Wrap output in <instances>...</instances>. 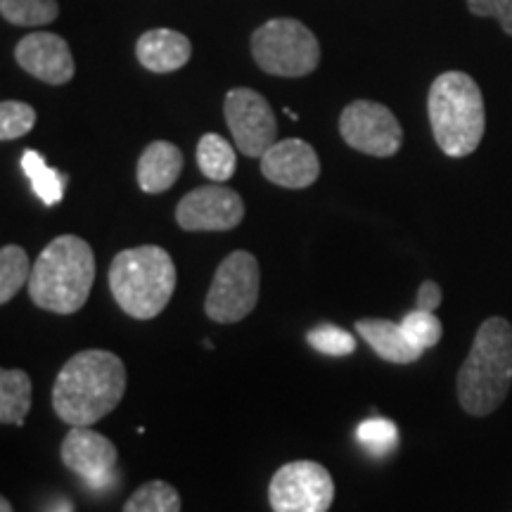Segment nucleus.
Instances as JSON below:
<instances>
[{
	"label": "nucleus",
	"instance_id": "13",
	"mask_svg": "<svg viewBox=\"0 0 512 512\" xmlns=\"http://www.w3.org/2000/svg\"><path fill=\"white\" fill-rule=\"evenodd\" d=\"M15 60L24 72L50 86H62L74 79V57L67 41L48 31L24 36L15 48Z\"/></svg>",
	"mask_w": 512,
	"mask_h": 512
},
{
	"label": "nucleus",
	"instance_id": "3",
	"mask_svg": "<svg viewBox=\"0 0 512 512\" xmlns=\"http://www.w3.org/2000/svg\"><path fill=\"white\" fill-rule=\"evenodd\" d=\"M512 384V325L489 318L479 325L470 354L458 370V403L467 415L484 418L505 401Z\"/></svg>",
	"mask_w": 512,
	"mask_h": 512
},
{
	"label": "nucleus",
	"instance_id": "28",
	"mask_svg": "<svg viewBox=\"0 0 512 512\" xmlns=\"http://www.w3.org/2000/svg\"><path fill=\"white\" fill-rule=\"evenodd\" d=\"M467 10L477 17H494L505 34L512 36V0H467Z\"/></svg>",
	"mask_w": 512,
	"mask_h": 512
},
{
	"label": "nucleus",
	"instance_id": "6",
	"mask_svg": "<svg viewBox=\"0 0 512 512\" xmlns=\"http://www.w3.org/2000/svg\"><path fill=\"white\" fill-rule=\"evenodd\" d=\"M252 55L266 74L302 79L316 72L320 46L313 31L299 19L278 17L268 19L254 31Z\"/></svg>",
	"mask_w": 512,
	"mask_h": 512
},
{
	"label": "nucleus",
	"instance_id": "27",
	"mask_svg": "<svg viewBox=\"0 0 512 512\" xmlns=\"http://www.w3.org/2000/svg\"><path fill=\"white\" fill-rule=\"evenodd\" d=\"M403 330L408 332V337L413 339V344H418L420 349H432L441 342V335H444V328H441V320L434 316L432 311H420L413 309L406 313L401 320Z\"/></svg>",
	"mask_w": 512,
	"mask_h": 512
},
{
	"label": "nucleus",
	"instance_id": "19",
	"mask_svg": "<svg viewBox=\"0 0 512 512\" xmlns=\"http://www.w3.org/2000/svg\"><path fill=\"white\" fill-rule=\"evenodd\" d=\"M197 164L200 171L209 181L226 183L233 178L235 166H238V157H235V147L221 138L219 133H204L197 145Z\"/></svg>",
	"mask_w": 512,
	"mask_h": 512
},
{
	"label": "nucleus",
	"instance_id": "18",
	"mask_svg": "<svg viewBox=\"0 0 512 512\" xmlns=\"http://www.w3.org/2000/svg\"><path fill=\"white\" fill-rule=\"evenodd\" d=\"M31 411V377L19 368L0 370V422L22 427Z\"/></svg>",
	"mask_w": 512,
	"mask_h": 512
},
{
	"label": "nucleus",
	"instance_id": "9",
	"mask_svg": "<svg viewBox=\"0 0 512 512\" xmlns=\"http://www.w3.org/2000/svg\"><path fill=\"white\" fill-rule=\"evenodd\" d=\"M344 143L370 157H394L403 145V128L389 107L373 100H354L339 117Z\"/></svg>",
	"mask_w": 512,
	"mask_h": 512
},
{
	"label": "nucleus",
	"instance_id": "31",
	"mask_svg": "<svg viewBox=\"0 0 512 512\" xmlns=\"http://www.w3.org/2000/svg\"><path fill=\"white\" fill-rule=\"evenodd\" d=\"M53 512H72V505H69V503H60Z\"/></svg>",
	"mask_w": 512,
	"mask_h": 512
},
{
	"label": "nucleus",
	"instance_id": "15",
	"mask_svg": "<svg viewBox=\"0 0 512 512\" xmlns=\"http://www.w3.org/2000/svg\"><path fill=\"white\" fill-rule=\"evenodd\" d=\"M190 38L174 29H152L138 38L136 57L147 72L169 74L190 62Z\"/></svg>",
	"mask_w": 512,
	"mask_h": 512
},
{
	"label": "nucleus",
	"instance_id": "11",
	"mask_svg": "<svg viewBox=\"0 0 512 512\" xmlns=\"http://www.w3.org/2000/svg\"><path fill=\"white\" fill-rule=\"evenodd\" d=\"M245 219V202L226 185H202L178 202L176 223L188 233H226Z\"/></svg>",
	"mask_w": 512,
	"mask_h": 512
},
{
	"label": "nucleus",
	"instance_id": "8",
	"mask_svg": "<svg viewBox=\"0 0 512 512\" xmlns=\"http://www.w3.org/2000/svg\"><path fill=\"white\" fill-rule=\"evenodd\" d=\"M335 501V482L328 467L316 460H292L275 470L268 484L273 512H328Z\"/></svg>",
	"mask_w": 512,
	"mask_h": 512
},
{
	"label": "nucleus",
	"instance_id": "5",
	"mask_svg": "<svg viewBox=\"0 0 512 512\" xmlns=\"http://www.w3.org/2000/svg\"><path fill=\"white\" fill-rule=\"evenodd\" d=\"M107 278L114 302L126 316L152 320L174 297L176 264L162 247H133L114 256Z\"/></svg>",
	"mask_w": 512,
	"mask_h": 512
},
{
	"label": "nucleus",
	"instance_id": "4",
	"mask_svg": "<svg viewBox=\"0 0 512 512\" xmlns=\"http://www.w3.org/2000/svg\"><path fill=\"white\" fill-rule=\"evenodd\" d=\"M434 140L446 157L472 155L486 131L484 98L477 81L465 72H444L427 95Z\"/></svg>",
	"mask_w": 512,
	"mask_h": 512
},
{
	"label": "nucleus",
	"instance_id": "2",
	"mask_svg": "<svg viewBox=\"0 0 512 512\" xmlns=\"http://www.w3.org/2000/svg\"><path fill=\"white\" fill-rule=\"evenodd\" d=\"M93 283V247L79 235H60L34 261L29 297L38 309L57 316H72L86 306Z\"/></svg>",
	"mask_w": 512,
	"mask_h": 512
},
{
	"label": "nucleus",
	"instance_id": "29",
	"mask_svg": "<svg viewBox=\"0 0 512 512\" xmlns=\"http://www.w3.org/2000/svg\"><path fill=\"white\" fill-rule=\"evenodd\" d=\"M441 299H444V292H441L439 283H434V280H425V283L420 285L418 297H415V309L434 313L439 309Z\"/></svg>",
	"mask_w": 512,
	"mask_h": 512
},
{
	"label": "nucleus",
	"instance_id": "14",
	"mask_svg": "<svg viewBox=\"0 0 512 512\" xmlns=\"http://www.w3.org/2000/svg\"><path fill=\"white\" fill-rule=\"evenodd\" d=\"M261 174L280 188L304 190L318 181L320 162L316 150L299 138L278 140L261 157Z\"/></svg>",
	"mask_w": 512,
	"mask_h": 512
},
{
	"label": "nucleus",
	"instance_id": "24",
	"mask_svg": "<svg viewBox=\"0 0 512 512\" xmlns=\"http://www.w3.org/2000/svg\"><path fill=\"white\" fill-rule=\"evenodd\" d=\"M356 437L370 453H373V456L384 458L387 453L394 451L396 441H399V432H396V425L392 420L370 418L358 425Z\"/></svg>",
	"mask_w": 512,
	"mask_h": 512
},
{
	"label": "nucleus",
	"instance_id": "25",
	"mask_svg": "<svg viewBox=\"0 0 512 512\" xmlns=\"http://www.w3.org/2000/svg\"><path fill=\"white\" fill-rule=\"evenodd\" d=\"M36 126V110L27 102L3 100L0 105V140H17Z\"/></svg>",
	"mask_w": 512,
	"mask_h": 512
},
{
	"label": "nucleus",
	"instance_id": "20",
	"mask_svg": "<svg viewBox=\"0 0 512 512\" xmlns=\"http://www.w3.org/2000/svg\"><path fill=\"white\" fill-rule=\"evenodd\" d=\"M22 169L24 174H27L36 197L46 204V207H55V204L62 200L67 178H64V174H60L57 169H53V166H48L46 159L38 155L36 150H24Z\"/></svg>",
	"mask_w": 512,
	"mask_h": 512
},
{
	"label": "nucleus",
	"instance_id": "1",
	"mask_svg": "<svg viewBox=\"0 0 512 512\" xmlns=\"http://www.w3.org/2000/svg\"><path fill=\"white\" fill-rule=\"evenodd\" d=\"M126 394V366L117 354L86 349L64 363L53 384V411L69 427H91Z\"/></svg>",
	"mask_w": 512,
	"mask_h": 512
},
{
	"label": "nucleus",
	"instance_id": "26",
	"mask_svg": "<svg viewBox=\"0 0 512 512\" xmlns=\"http://www.w3.org/2000/svg\"><path fill=\"white\" fill-rule=\"evenodd\" d=\"M306 342L325 356H351L356 351L354 335L339 325H320L306 335Z\"/></svg>",
	"mask_w": 512,
	"mask_h": 512
},
{
	"label": "nucleus",
	"instance_id": "30",
	"mask_svg": "<svg viewBox=\"0 0 512 512\" xmlns=\"http://www.w3.org/2000/svg\"><path fill=\"white\" fill-rule=\"evenodd\" d=\"M0 512H15V510H12V505H10L8 498H0Z\"/></svg>",
	"mask_w": 512,
	"mask_h": 512
},
{
	"label": "nucleus",
	"instance_id": "17",
	"mask_svg": "<svg viewBox=\"0 0 512 512\" xmlns=\"http://www.w3.org/2000/svg\"><path fill=\"white\" fill-rule=\"evenodd\" d=\"M183 171V152L169 140H155L138 159V185L147 195H159L174 188Z\"/></svg>",
	"mask_w": 512,
	"mask_h": 512
},
{
	"label": "nucleus",
	"instance_id": "16",
	"mask_svg": "<svg viewBox=\"0 0 512 512\" xmlns=\"http://www.w3.org/2000/svg\"><path fill=\"white\" fill-rule=\"evenodd\" d=\"M354 328L382 361L408 366V363L420 361L422 354H425V349L413 344V339L408 337L401 323H392L387 318H361L356 320Z\"/></svg>",
	"mask_w": 512,
	"mask_h": 512
},
{
	"label": "nucleus",
	"instance_id": "23",
	"mask_svg": "<svg viewBox=\"0 0 512 512\" xmlns=\"http://www.w3.org/2000/svg\"><path fill=\"white\" fill-rule=\"evenodd\" d=\"M5 22L15 27H46L60 15L57 0H0Z\"/></svg>",
	"mask_w": 512,
	"mask_h": 512
},
{
	"label": "nucleus",
	"instance_id": "12",
	"mask_svg": "<svg viewBox=\"0 0 512 512\" xmlns=\"http://www.w3.org/2000/svg\"><path fill=\"white\" fill-rule=\"evenodd\" d=\"M119 451L112 439L91 427H72L62 439V463L91 489H105L117 477Z\"/></svg>",
	"mask_w": 512,
	"mask_h": 512
},
{
	"label": "nucleus",
	"instance_id": "10",
	"mask_svg": "<svg viewBox=\"0 0 512 512\" xmlns=\"http://www.w3.org/2000/svg\"><path fill=\"white\" fill-rule=\"evenodd\" d=\"M223 114L235 145L245 157L261 159L278 143V121L271 102L252 88H233L223 100Z\"/></svg>",
	"mask_w": 512,
	"mask_h": 512
},
{
	"label": "nucleus",
	"instance_id": "21",
	"mask_svg": "<svg viewBox=\"0 0 512 512\" xmlns=\"http://www.w3.org/2000/svg\"><path fill=\"white\" fill-rule=\"evenodd\" d=\"M181 494L162 479H152L133 491L121 512H181Z\"/></svg>",
	"mask_w": 512,
	"mask_h": 512
},
{
	"label": "nucleus",
	"instance_id": "7",
	"mask_svg": "<svg viewBox=\"0 0 512 512\" xmlns=\"http://www.w3.org/2000/svg\"><path fill=\"white\" fill-rule=\"evenodd\" d=\"M261 271L252 252H230L216 268L211 280L204 313L219 325H233L247 318L259 302Z\"/></svg>",
	"mask_w": 512,
	"mask_h": 512
},
{
	"label": "nucleus",
	"instance_id": "22",
	"mask_svg": "<svg viewBox=\"0 0 512 512\" xmlns=\"http://www.w3.org/2000/svg\"><path fill=\"white\" fill-rule=\"evenodd\" d=\"M29 254L19 245H5L0 249V304H10L19 290L29 285L31 278Z\"/></svg>",
	"mask_w": 512,
	"mask_h": 512
}]
</instances>
